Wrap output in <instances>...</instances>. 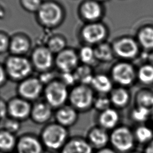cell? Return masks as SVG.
Segmentation results:
<instances>
[{"label": "cell", "mask_w": 153, "mask_h": 153, "mask_svg": "<svg viewBox=\"0 0 153 153\" xmlns=\"http://www.w3.org/2000/svg\"><path fill=\"white\" fill-rule=\"evenodd\" d=\"M39 136L45 151L50 152H59L70 137L68 128L55 121L45 124Z\"/></svg>", "instance_id": "obj_1"}, {"label": "cell", "mask_w": 153, "mask_h": 153, "mask_svg": "<svg viewBox=\"0 0 153 153\" xmlns=\"http://www.w3.org/2000/svg\"><path fill=\"white\" fill-rule=\"evenodd\" d=\"M94 98L92 90L86 85L75 87L69 94L70 105L78 112L90 109L93 105Z\"/></svg>", "instance_id": "obj_2"}, {"label": "cell", "mask_w": 153, "mask_h": 153, "mask_svg": "<svg viewBox=\"0 0 153 153\" xmlns=\"http://www.w3.org/2000/svg\"><path fill=\"white\" fill-rule=\"evenodd\" d=\"M134 133L127 127L119 126L112 130L109 142L114 149L121 152L130 151L134 145Z\"/></svg>", "instance_id": "obj_3"}, {"label": "cell", "mask_w": 153, "mask_h": 153, "mask_svg": "<svg viewBox=\"0 0 153 153\" xmlns=\"http://www.w3.org/2000/svg\"><path fill=\"white\" fill-rule=\"evenodd\" d=\"M69 94L66 86L62 82H51L44 91L45 102L53 109L65 105L69 99Z\"/></svg>", "instance_id": "obj_4"}, {"label": "cell", "mask_w": 153, "mask_h": 153, "mask_svg": "<svg viewBox=\"0 0 153 153\" xmlns=\"http://www.w3.org/2000/svg\"><path fill=\"white\" fill-rule=\"evenodd\" d=\"M16 153H44L45 149L39 136L25 133L17 138Z\"/></svg>", "instance_id": "obj_5"}, {"label": "cell", "mask_w": 153, "mask_h": 153, "mask_svg": "<svg viewBox=\"0 0 153 153\" xmlns=\"http://www.w3.org/2000/svg\"><path fill=\"white\" fill-rule=\"evenodd\" d=\"M111 75L115 82L122 86H128L134 82L136 74L132 65L123 62L113 66Z\"/></svg>", "instance_id": "obj_6"}, {"label": "cell", "mask_w": 153, "mask_h": 153, "mask_svg": "<svg viewBox=\"0 0 153 153\" xmlns=\"http://www.w3.org/2000/svg\"><path fill=\"white\" fill-rule=\"evenodd\" d=\"M32 106L29 101L22 97L14 98L8 103V117L20 121L30 118Z\"/></svg>", "instance_id": "obj_7"}, {"label": "cell", "mask_w": 153, "mask_h": 153, "mask_svg": "<svg viewBox=\"0 0 153 153\" xmlns=\"http://www.w3.org/2000/svg\"><path fill=\"white\" fill-rule=\"evenodd\" d=\"M112 48L115 54L123 59H133L139 53V45L133 38L123 37L117 40Z\"/></svg>", "instance_id": "obj_8"}, {"label": "cell", "mask_w": 153, "mask_h": 153, "mask_svg": "<svg viewBox=\"0 0 153 153\" xmlns=\"http://www.w3.org/2000/svg\"><path fill=\"white\" fill-rule=\"evenodd\" d=\"M7 69L10 75L16 79L26 76L31 71L29 61L22 57H11L7 62Z\"/></svg>", "instance_id": "obj_9"}, {"label": "cell", "mask_w": 153, "mask_h": 153, "mask_svg": "<svg viewBox=\"0 0 153 153\" xmlns=\"http://www.w3.org/2000/svg\"><path fill=\"white\" fill-rule=\"evenodd\" d=\"M38 16L42 23L48 26H53L61 20L62 13L59 5L48 2L42 4L38 10Z\"/></svg>", "instance_id": "obj_10"}, {"label": "cell", "mask_w": 153, "mask_h": 153, "mask_svg": "<svg viewBox=\"0 0 153 153\" xmlns=\"http://www.w3.org/2000/svg\"><path fill=\"white\" fill-rule=\"evenodd\" d=\"M54 114L53 108L45 101L37 102L32 106L30 118L36 124H47Z\"/></svg>", "instance_id": "obj_11"}, {"label": "cell", "mask_w": 153, "mask_h": 153, "mask_svg": "<svg viewBox=\"0 0 153 153\" xmlns=\"http://www.w3.org/2000/svg\"><path fill=\"white\" fill-rule=\"evenodd\" d=\"M94 149L86 138L76 136L70 137L59 153H94Z\"/></svg>", "instance_id": "obj_12"}, {"label": "cell", "mask_w": 153, "mask_h": 153, "mask_svg": "<svg viewBox=\"0 0 153 153\" xmlns=\"http://www.w3.org/2000/svg\"><path fill=\"white\" fill-rule=\"evenodd\" d=\"M54 118L55 122L68 128L76 123L78 118V111L71 105H65L56 109Z\"/></svg>", "instance_id": "obj_13"}, {"label": "cell", "mask_w": 153, "mask_h": 153, "mask_svg": "<svg viewBox=\"0 0 153 153\" xmlns=\"http://www.w3.org/2000/svg\"><path fill=\"white\" fill-rule=\"evenodd\" d=\"M42 90V83L39 79L29 78L22 82L19 87L20 97L28 101L36 99Z\"/></svg>", "instance_id": "obj_14"}, {"label": "cell", "mask_w": 153, "mask_h": 153, "mask_svg": "<svg viewBox=\"0 0 153 153\" xmlns=\"http://www.w3.org/2000/svg\"><path fill=\"white\" fill-rule=\"evenodd\" d=\"M106 29L101 23H91L84 27L82 35L88 43L95 44L102 41L106 36Z\"/></svg>", "instance_id": "obj_15"}, {"label": "cell", "mask_w": 153, "mask_h": 153, "mask_svg": "<svg viewBox=\"0 0 153 153\" xmlns=\"http://www.w3.org/2000/svg\"><path fill=\"white\" fill-rule=\"evenodd\" d=\"M85 138L94 149H99L106 146L109 142L110 135L108 130L97 126L88 131Z\"/></svg>", "instance_id": "obj_16"}, {"label": "cell", "mask_w": 153, "mask_h": 153, "mask_svg": "<svg viewBox=\"0 0 153 153\" xmlns=\"http://www.w3.org/2000/svg\"><path fill=\"white\" fill-rule=\"evenodd\" d=\"M77 62L76 54L71 50H63L59 53L56 59L57 66L63 72H71L76 66Z\"/></svg>", "instance_id": "obj_17"}, {"label": "cell", "mask_w": 153, "mask_h": 153, "mask_svg": "<svg viewBox=\"0 0 153 153\" xmlns=\"http://www.w3.org/2000/svg\"><path fill=\"white\" fill-rule=\"evenodd\" d=\"M119 120L118 112L112 108L100 112L97 117L98 126L106 130H113L116 128Z\"/></svg>", "instance_id": "obj_18"}, {"label": "cell", "mask_w": 153, "mask_h": 153, "mask_svg": "<svg viewBox=\"0 0 153 153\" xmlns=\"http://www.w3.org/2000/svg\"><path fill=\"white\" fill-rule=\"evenodd\" d=\"M33 61L36 68L45 70L52 65V53L48 48H39L33 54Z\"/></svg>", "instance_id": "obj_19"}, {"label": "cell", "mask_w": 153, "mask_h": 153, "mask_svg": "<svg viewBox=\"0 0 153 153\" xmlns=\"http://www.w3.org/2000/svg\"><path fill=\"white\" fill-rule=\"evenodd\" d=\"M17 137L3 128L0 129V151L4 153H12L16 149Z\"/></svg>", "instance_id": "obj_20"}, {"label": "cell", "mask_w": 153, "mask_h": 153, "mask_svg": "<svg viewBox=\"0 0 153 153\" xmlns=\"http://www.w3.org/2000/svg\"><path fill=\"white\" fill-rule=\"evenodd\" d=\"M81 11L85 19L89 20H95L101 16L102 9L97 1H88L83 4Z\"/></svg>", "instance_id": "obj_21"}, {"label": "cell", "mask_w": 153, "mask_h": 153, "mask_svg": "<svg viewBox=\"0 0 153 153\" xmlns=\"http://www.w3.org/2000/svg\"><path fill=\"white\" fill-rule=\"evenodd\" d=\"M91 84L101 94H105L112 90V83L111 79L103 74L94 76Z\"/></svg>", "instance_id": "obj_22"}, {"label": "cell", "mask_w": 153, "mask_h": 153, "mask_svg": "<svg viewBox=\"0 0 153 153\" xmlns=\"http://www.w3.org/2000/svg\"><path fill=\"white\" fill-rule=\"evenodd\" d=\"M110 100L111 103L117 107L126 106L130 100V94L128 91L123 87H118L111 91Z\"/></svg>", "instance_id": "obj_23"}, {"label": "cell", "mask_w": 153, "mask_h": 153, "mask_svg": "<svg viewBox=\"0 0 153 153\" xmlns=\"http://www.w3.org/2000/svg\"><path fill=\"white\" fill-rule=\"evenodd\" d=\"M137 38L139 44L145 49H153V27L146 26L141 29Z\"/></svg>", "instance_id": "obj_24"}, {"label": "cell", "mask_w": 153, "mask_h": 153, "mask_svg": "<svg viewBox=\"0 0 153 153\" xmlns=\"http://www.w3.org/2000/svg\"><path fill=\"white\" fill-rule=\"evenodd\" d=\"M135 140L140 143H148L153 140V130L149 126L141 124L134 131Z\"/></svg>", "instance_id": "obj_25"}, {"label": "cell", "mask_w": 153, "mask_h": 153, "mask_svg": "<svg viewBox=\"0 0 153 153\" xmlns=\"http://www.w3.org/2000/svg\"><path fill=\"white\" fill-rule=\"evenodd\" d=\"M137 106L143 107L153 113V93L148 90L140 91L136 96Z\"/></svg>", "instance_id": "obj_26"}, {"label": "cell", "mask_w": 153, "mask_h": 153, "mask_svg": "<svg viewBox=\"0 0 153 153\" xmlns=\"http://www.w3.org/2000/svg\"><path fill=\"white\" fill-rule=\"evenodd\" d=\"M96 59L103 62H109L114 57V50L108 44L102 43L94 49Z\"/></svg>", "instance_id": "obj_27"}, {"label": "cell", "mask_w": 153, "mask_h": 153, "mask_svg": "<svg viewBox=\"0 0 153 153\" xmlns=\"http://www.w3.org/2000/svg\"><path fill=\"white\" fill-rule=\"evenodd\" d=\"M74 75L76 81H80L82 85L91 84L94 77L91 69L87 66L78 67Z\"/></svg>", "instance_id": "obj_28"}, {"label": "cell", "mask_w": 153, "mask_h": 153, "mask_svg": "<svg viewBox=\"0 0 153 153\" xmlns=\"http://www.w3.org/2000/svg\"><path fill=\"white\" fill-rule=\"evenodd\" d=\"M137 77L139 81L145 84H150L153 82V65L145 64L142 66L138 72Z\"/></svg>", "instance_id": "obj_29"}, {"label": "cell", "mask_w": 153, "mask_h": 153, "mask_svg": "<svg viewBox=\"0 0 153 153\" xmlns=\"http://www.w3.org/2000/svg\"><path fill=\"white\" fill-rule=\"evenodd\" d=\"M11 51L16 54L26 53L29 48L28 41L22 37H16L13 39L10 44Z\"/></svg>", "instance_id": "obj_30"}, {"label": "cell", "mask_w": 153, "mask_h": 153, "mask_svg": "<svg viewBox=\"0 0 153 153\" xmlns=\"http://www.w3.org/2000/svg\"><path fill=\"white\" fill-rule=\"evenodd\" d=\"M152 113L148 109L137 106L131 112V117L133 121L139 123H143L146 122Z\"/></svg>", "instance_id": "obj_31"}, {"label": "cell", "mask_w": 153, "mask_h": 153, "mask_svg": "<svg viewBox=\"0 0 153 153\" xmlns=\"http://www.w3.org/2000/svg\"><path fill=\"white\" fill-rule=\"evenodd\" d=\"M2 123V128L16 134L21 128V121L10 117L4 119Z\"/></svg>", "instance_id": "obj_32"}, {"label": "cell", "mask_w": 153, "mask_h": 153, "mask_svg": "<svg viewBox=\"0 0 153 153\" xmlns=\"http://www.w3.org/2000/svg\"><path fill=\"white\" fill-rule=\"evenodd\" d=\"M111 104L109 97H108L105 94H100L98 97L94 98L93 106L100 112L110 108Z\"/></svg>", "instance_id": "obj_33"}, {"label": "cell", "mask_w": 153, "mask_h": 153, "mask_svg": "<svg viewBox=\"0 0 153 153\" xmlns=\"http://www.w3.org/2000/svg\"><path fill=\"white\" fill-rule=\"evenodd\" d=\"M65 46V42L63 39L56 37L51 39L48 43V48L51 53H60Z\"/></svg>", "instance_id": "obj_34"}, {"label": "cell", "mask_w": 153, "mask_h": 153, "mask_svg": "<svg viewBox=\"0 0 153 153\" xmlns=\"http://www.w3.org/2000/svg\"><path fill=\"white\" fill-rule=\"evenodd\" d=\"M80 57L84 63H91L96 58L94 50L90 47H84L81 50Z\"/></svg>", "instance_id": "obj_35"}, {"label": "cell", "mask_w": 153, "mask_h": 153, "mask_svg": "<svg viewBox=\"0 0 153 153\" xmlns=\"http://www.w3.org/2000/svg\"><path fill=\"white\" fill-rule=\"evenodd\" d=\"M22 3L25 8L32 11H38L42 5L41 0H22Z\"/></svg>", "instance_id": "obj_36"}, {"label": "cell", "mask_w": 153, "mask_h": 153, "mask_svg": "<svg viewBox=\"0 0 153 153\" xmlns=\"http://www.w3.org/2000/svg\"><path fill=\"white\" fill-rule=\"evenodd\" d=\"M62 82L66 85H70L74 84L76 81L75 76L71 72H63L62 75Z\"/></svg>", "instance_id": "obj_37"}, {"label": "cell", "mask_w": 153, "mask_h": 153, "mask_svg": "<svg viewBox=\"0 0 153 153\" xmlns=\"http://www.w3.org/2000/svg\"><path fill=\"white\" fill-rule=\"evenodd\" d=\"M8 117V103H6L2 99H0V120H4Z\"/></svg>", "instance_id": "obj_38"}, {"label": "cell", "mask_w": 153, "mask_h": 153, "mask_svg": "<svg viewBox=\"0 0 153 153\" xmlns=\"http://www.w3.org/2000/svg\"><path fill=\"white\" fill-rule=\"evenodd\" d=\"M8 38L3 34L0 33V52L5 51L8 46Z\"/></svg>", "instance_id": "obj_39"}, {"label": "cell", "mask_w": 153, "mask_h": 153, "mask_svg": "<svg viewBox=\"0 0 153 153\" xmlns=\"http://www.w3.org/2000/svg\"><path fill=\"white\" fill-rule=\"evenodd\" d=\"M53 78V74L51 72H45L40 76L39 81L41 83L49 82Z\"/></svg>", "instance_id": "obj_40"}, {"label": "cell", "mask_w": 153, "mask_h": 153, "mask_svg": "<svg viewBox=\"0 0 153 153\" xmlns=\"http://www.w3.org/2000/svg\"><path fill=\"white\" fill-rule=\"evenodd\" d=\"M95 153H117V152L113 148L105 146L104 148L97 149V151Z\"/></svg>", "instance_id": "obj_41"}, {"label": "cell", "mask_w": 153, "mask_h": 153, "mask_svg": "<svg viewBox=\"0 0 153 153\" xmlns=\"http://www.w3.org/2000/svg\"><path fill=\"white\" fill-rule=\"evenodd\" d=\"M145 153H153V140L147 144L145 149Z\"/></svg>", "instance_id": "obj_42"}, {"label": "cell", "mask_w": 153, "mask_h": 153, "mask_svg": "<svg viewBox=\"0 0 153 153\" xmlns=\"http://www.w3.org/2000/svg\"><path fill=\"white\" fill-rule=\"evenodd\" d=\"M5 73L3 69L0 66V84L3 82L5 79Z\"/></svg>", "instance_id": "obj_43"}, {"label": "cell", "mask_w": 153, "mask_h": 153, "mask_svg": "<svg viewBox=\"0 0 153 153\" xmlns=\"http://www.w3.org/2000/svg\"><path fill=\"white\" fill-rule=\"evenodd\" d=\"M148 58L149 60V61L153 63V51L148 55Z\"/></svg>", "instance_id": "obj_44"}, {"label": "cell", "mask_w": 153, "mask_h": 153, "mask_svg": "<svg viewBox=\"0 0 153 153\" xmlns=\"http://www.w3.org/2000/svg\"><path fill=\"white\" fill-rule=\"evenodd\" d=\"M94 1H107V0H94Z\"/></svg>", "instance_id": "obj_45"}, {"label": "cell", "mask_w": 153, "mask_h": 153, "mask_svg": "<svg viewBox=\"0 0 153 153\" xmlns=\"http://www.w3.org/2000/svg\"><path fill=\"white\" fill-rule=\"evenodd\" d=\"M129 153H139V152H129Z\"/></svg>", "instance_id": "obj_46"}, {"label": "cell", "mask_w": 153, "mask_h": 153, "mask_svg": "<svg viewBox=\"0 0 153 153\" xmlns=\"http://www.w3.org/2000/svg\"><path fill=\"white\" fill-rule=\"evenodd\" d=\"M0 153H4V152H2V151H0Z\"/></svg>", "instance_id": "obj_47"}, {"label": "cell", "mask_w": 153, "mask_h": 153, "mask_svg": "<svg viewBox=\"0 0 153 153\" xmlns=\"http://www.w3.org/2000/svg\"><path fill=\"white\" fill-rule=\"evenodd\" d=\"M0 121H1V120H0Z\"/></svg>", "instance_id": "obj_48"}]
</instances>
